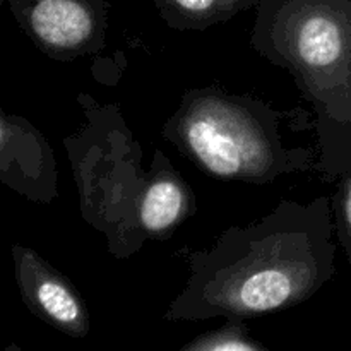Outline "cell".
Returning <instances> with one entry per match:
<instances>
[{
    "mask_svg": "<svg viewBox=\"0 0 351 351\" xmlns=\"http://www.w3.org/2000/svg\"><path fill=\"white\" fill-rule=\"evenodd\" d=\"M335 233L329 197L285 199L264 218L230 226L211 249L189 256V278L165 321H247L311 300L336 273Z\"/></svg>",
    "mask_w": 351,
    "mask_h": 351,
    "instance_id": "cell-1",
    "label": "cell"
},
{
    "mask_svg": "<svg viewBox=\"0 0 351 351\" xmlns=\"http://www.w3.org/2000/svg\"><path fill=\"white\" fill-rule=\"evenodd\" d=\"M77 101L84 123L64 144L82 219L105 235L117 259L134 256L149 240L170 239L197 211L191 185L160 149L144 170L143 147L119 106L88 95Z\"/></svg>",
    "mask_w": 351,
    "mask_h": 351,
    "instance_id": "cell-2",
    "label": "cell"
},
{
    "mask_svg": "<svg viewBox=\"0 0 351 351\" xmlns=\"http://www.w3.org/2000/svg\"><path fill=\"white\" fill-rule=\"evenodd\" d=\"M250 45L287 69L315 115L326 178L351 173V0H259Z\"/></svg>",
    "mask_w": 351,
    "mask_h": 351,
    "instance_id": "cell-3",
    "label": "cell"
},
{
    "mask_svg": "<svg viewBox=\"0 0 351 351\" xmlns=\"http://www.w3.org/2000/svg\"><path fill=\"white\" fill-rule=\"evenodd\" d=\"M280 117L249 95L195 88L184 93L161 136L209 177L267 185L317 163V149L285 144Z\"/></svg>",
    "mask_w": 351,
    "mask_h": 351,
    "instance_id": "cell-4",
    "label": "cell"
},
{
    "mask_svg": "<svg viewBox=\"0 0 351 351\" xmlns=\"http://www.w3.org/2000/svg\"><path fill=\"white\" fill-rule=\"evenodd\" d=\"M38 50L57 62L98 53L106 45V0H0Z\"/></svg>",
    "mask_w": 351,
    "mask_h": 351,
    "instance_id": "cell-5",
    "label": "cell"
},
{
    "mask_svg": "<svg viewBox=\"0 0 351 351\" xmlns=\"http://www.w3.org/2000/svg\"><path fill=\"white\" fill-rule=\"evenodd\" d=\"M10 252L17 290L27 311L71 338H86L91 319L84 298L71 280L31 247L14 243Z\"/></svg>",
    "mask_w": 351,
    "mask_h": 351,
    "instance_id": "cell-6",
    "label": "cell"
},
{
    "mask_svg": "<svg viewBox=\"0 0 351 351\" xmlns=\"http://www.w3.org/2000/svg\"><path fill=\"white\" fill-rule=\"evenodd\" d=\"M0 184L34 204L58 197L55 153L40 129L0 106Z\"/></svg>",
    "mask_w": 351,
    "mask_h": 351,
    "instance_id": "cell-7",
    "label": "cell"
},
{
    "mask_svg": "<svg viewBox=\"0 0 351 351\" xmlns=\"http://www.w3.org/2000/svg\"><path fill=\"white\" fill-rule=\"evenodd\" d=\"M161 19L178 31H204L245 10L242 0H154Z\"/></svg>",
    "mask_w": 351,
    "mask_h": 351,
    "instance_id": "cell-8",
    "label": "cell"
},
{
    "mask_svg": "<svg viewBox=\"0 0 351 351\" xmlns=\"http://www.w3.org/2000/svg\"><path fill=\"white\" fill-rule=\"evenodd\" d=\"M180 351H269L249 335L245 319H226L219 329L202 332L184 345Z\"/></svg>",
    "mask_w": 351,
    "mask_h": 351,
    "instance_id": "cell-9",
    "label": "cell"
},
{
    "mask_svg": "<svg viewBox=\"0 0 351 351\" xmlns=\"http://www.w3.org/2000/svg\"><path fill=\"white\" fill-rule=\"evenodd\" d=\"M338 243L345 250L351 269V173L339 178L338 189L331 199Z\"/></svg>",
    "mask_w": 351,
    "mask_h": 351,
    "instance_id": "cell-10",
    "label": "cell"
},
{
    "mask_svg": "<svg viewBox=\"0 0 351 351\" xmlns=\"http://www.w3.org/2000/svg\"><path fill=\"white\" fill-rule=\"evenodd\" d=\"M243 5H245V10L250 9V7H256V3L259 2V0H242Z\"/></svg>",
    "mask_w": 351,
    "mask_h": 351,
    "instance_id": "cell-11",
    "label": "cell"
}]
</instances>
